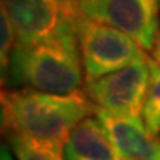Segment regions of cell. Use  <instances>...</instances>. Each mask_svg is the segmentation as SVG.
I'll use <instances>...</instances> for the list:
<instances>
[{
  "label": "cell",
  "instance_id": "7c38bea8",
  "mask_svg": "<svg viewBox=\"0 0 160 160\" xmlns=\"http://www.w3.org/2000/svg\"><path fill=\"white\" fill-rule=\"evenodd\" d=\"M151 55H153V59L156 62L160 64V21H159V30H157V36H156V42H154V48L151 51Z\"/></svg>",
  "mask_w": 160,
  "mask_h": 160
},
{
  "label": "cell",
  "instance_id": "6da1fadb",
  "mask_svg": "<svg viewBox=\"0 0 160 160\" xmlns=\"http://www.w3.org/2000/svg\"><path fill=\"white\" fill-rule=\"evenodd\" d=\"M85 91L52 93L33 88L3 89L0 97L2 132L5 137H28L67 141L82 120L95 113Z\"/></svg>",
  "mask_w": 160,
  "mask_h": 160
},
{
  "label": "cell",
  "instance_id": "9a60e30c",
  "mask_svg": "<svg viewBox=\"0 0 160 160\" xmlns=\"http://www.w3.org/2000/svg\"><path fill=\"white\" fill-rule=\"evenodd\" d=\"M157 138H159V141H160V133H159V137H157Z\"/></svg>",
  "mask_w": 160,
  "mask_h": 160
},
{
  "label": "cell",
  "instance_id": "9c48e42d",
  "mask_svg": "<svg viewBox=\"0 0 160 160\" xmlns=\"http://www.w3.org/2000/svg\"><path fill=\"white\" fill-rule=\"evenodd\" d=\"M17 160H65L64 142L28 137H6Z\"/></svg>",
  "mask_w": 160,
  "mask_h": 160
},
{
  "label": "cell",
  "instance_id": "ba28073f",
  "mask_svg": "<svg viewBox=\"0 0 160 160\" xmlns=\"http://www.w3.org/2000/svg\"><path fill=\"white\" fill-rule=\"evenodd\" d=\"M65 160H119L98 117L88 116L70 132L64 144Z\"/></svg>",
  "mask_w": 160,
  "mask_h": 160
},
{
  "label": "cell",
  "instance_id": "4fadbf2b",
  "mask_svg": "<svg viewBox=\"0 0 160 160\" xmlns=\"http://www.w3.org/2000/svg\"><path fill=\"white\" fill-rule=\"evenodd\" d=\"M12 153L11 148L6 145V144H3L2 145V150H0V160H13V157H12Z\"/></svg>",
  "mask_w": 160,
  "mask_h": 160
},
{
  "label": "cell",
  "instance_id": "5b68a950",
  "mask_svg": "<svg viewBox=\"0 0 160 160\" xmlns=\"http://www.w3.org/2000/svg\"><path fill=\"white\" fill-rule=\"evenodd\" d=\"M150 82V58L142 53L125 68L85 83L95 107L117 116L141 117Z\"/></svg>",
  "mask_w": 160,
  "mask_h": 160
},
{
  "label": "cell",
  "instance_id": "30bf717a",
  "mask_svg": "<svg viewBox=\"0 0 160 160\" xmlns=\"http://www.w3.org/2000/svg\"><path fill=\"white\" fill-rule=\"evenodd\" d=\"M142 120L154 137L160 133V64L150 58V82L142 107Z\"/></svg>",
  "mask_w": 160,
  "mask_h": 160
},
{
  "label": "cell",
  "instance_id": "8fae6325",
  "mask_svg": "<svg viewBox=\"0 0 160 160\" xmlns=\"http://www.w3.org/2000/svg\"><path fill=\"white\" fill-rule=\"evenodd\" d=\"M17 46L15 30L12 25L8 9L2 5V17H0V65H2V80L5 79L12 52Z\"/></svg>",
  "mask_w": 160,
  "mask_h": 160
},
{
  "label": "cell",
  "instance_id": "52a82bcc",
  "mask_svg": "<svg viewBox=\"0 0 160 160\" xmlns=\"http://www.w3.org/2000/svg\"><path fill=\"white\" fill-rule=\"evenodd\" d=\"M93 114L107 132L119 160H154L160 141L147 129L141 117L117 116L98 107Z\"/></svg>",
  "mask_w": 160,
  "mask_h": 160
},
{
  "label": "cell",
  "instance_id": "7a4b0ae2",
  "mask_svg": "<svg viewBox=\"0 0 160 160\" xmlns=\"http://www.w3.org/2000/svg\"><path fill=\"white\" fill-rule=\"evenodd\" d=\"M83 79L79 40L67 13L53 37L34 45L15 46L2 83L52 93H71L79 91Z\"/></svg>",
  "mask_w": 160,
  "mask_h": 160
},
{
  "label": "cell",
  "instance_id": "3957f363",
  "mask_svg": "<svg viewBox=\"0 0 160 160\" xmlns=\"http://www.w3.org/2000/svg\"><path fill=\"white\" fill-rule=\"evenodd\" d=\"M67 13L79 40L86 82L125 68L145 53L142 48L122 30L82 17L70 9L68 3Z\"/></svg>",
  "mask_w": 160,
  "mask_h": 160
},
{
  "label": "cell",
  "instance_id": "277c9868",
  "mask_svg": "<svg viewBox=\"0 0 160 160\" xmlns=\"http://www.w3.org/2000/svg\"><path fill=\"white\" fill-rule=\"evenodd\" d=\"M79 15L113 25L144 51H153L159 30L160 0H67Z\"/></svg>",
  "mask_w": 160,
  "mask_h": 160
},
{
  "label": "cell",
  "instance_id": "5bb4252c",
  "mask_svg": "<svg viewBox=\"0 0 160 160\" xmlns=\"http://www.w3.org/2000/svg\"><path fill=\"white\" fill-rule=\"evenodd\" d=\"M154 160H160V148H159V151H157V154H156Z\"/></svg>",
  "mask_w": 160,
  "mask_h": 160
},
{
  "label": "cell",
  "instance_id": "8992f818",
  "mask_svg": "<svg viewBox=\"0 0 160 160\" xmlns=\"http://www.w3.org/2000/svg\"><path fill=\"white\" fill-rule=\"evenodd\" d=\"M8 9L17 45H34L53 37L67 18V0H18Z\"/></svg>",
  "mask_w": 160,
  "mask_h": 160
}]
</instances>
